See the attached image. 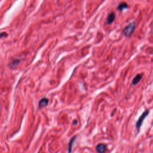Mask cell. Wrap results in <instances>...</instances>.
<instances>
[{
    "mask_svg": "<svg viewBox=\"0 0 153 153\" xmlns=\"http://www.w3.org/2000/svg\"><path fill=\"white\" fill-rule=\"evenodd\" d=\"M48 103V100L47 98H43L41 99L38 103V107L39 109H41L42 108L45 107Z\"/></svg>",
    "mask_w": 153,
    "mask_h": 153,
    "instance_id": "obj_3",
    "label": "cell"
},
{
    "mask_svg": "<svg viewBox=\"0 0 153 153\" xmlns=\"http://www.w3.org/2000/svg\"><path fill=\"white\" fill-rule=\"evenodd\" d=\"M106 145L103 143H99L96 146V150L98 152H103L106 150Z\"/></svg>",
    "mask_w": 153,
    "mask_h": 153,
    "instance_id": "obj_4",
    "label": "cell"
},
{
    "mask_svg": "<svg viewBox=\"0 0 153 153\" xmlns=\"http://www.w3.org/2000/svg\"><path fill=\"white\" fill-rule=\"evenodd\" d=\"M76 137V136H74V137H73L72 138H71V140H70V142H69V150H68V151L69 152H71V148H72V145H73V143H74V142L75 141V138Z\"/></svg>",
    "mask_w": 153,
    "mask_h": 153,
    "instance_id": "obj_9",
    "label": "cell"
},
{
    "mask_svg": "<svg viewBox=\"0 0 153 153\" xmlns=\"http://www.w3.org/2000/svg\"><path fill=\"white\" fill-rule=\"evenodd\" d=\"M76 123H77V121H76V120H75V121H74V125H75V124H76Z\"/></svg>",
    "mask_w": 153,
    "mask_h": 153,
    "instance_id": "obj_11",
    "label": "cell"
},
{
    "mask_svg": "<svg viewBox=\"0 0 153 153\" xmlns=\"http://www.w3.org/2000/svg\"><path fill=\"white\" fill-rule=\"evenodd\" d=\"M134 29H135V23L131 22L123 29V33L127 37L130 36L131 35V33L133 32Z\"/></svg>",
    "mask_w": 153,
    "mask_h": 153,
    "instance_id": "obj_1",
    "label": "cell"
},
{
    "mask_svg": "<svg viewBox=\"0 0 153 153\" xmlns=\"http://www.w3.org/2000/svg\"><path fill=\"white\" fill-rule=\"evenodd\" d=\"M148 114H149V111H148V110L145 111L144 112L142 113V114L140 115V117L139 118L138 120L137 121L136 126V128H137L138 131H139V128H140V126H141L142 124L143 121L144 119L146 118V117L148 115Z\"/></svg>",
    "mask_w": 153,
    "mask_h": 153,
    "instance_id": "obj_2",
    "label": "cell"
},
{
    "mask_svg": "<svg viewBox=\"0 0 153 153\" xmlns=\"http://www.w3.org/2000/svg\"><path fill=\"white\" fill-rule=\"evenodd\" d=\"M128 8V5L125 3V2H123V3H121L120 4H119V5L118 6V10H120V11H122L124 9H126V8Z\"/></svg>",
    "mask_w": 153,
    "mask_h": 153,
    "instance_id": "obj_8",
    "label": "cell"
},
{
    "mask_svg": "<svg viewBox=\"0 0 153 153\" xmlns=\"http://www.w3.org/2000/svg\"><path fill=\"white\" fill-rule=\"evenodd\" d=\"M19 63H20V60H19V59H14V60H13V61L10 63V66L11 68H16V66H18V65L19 64Z\"/></svg>",
    "mask_w": 153,
    "mask_h": 153,
    "instance_id": "obj_7",
    "label": "cell"
},
{
    "mask_svg": "<svg viewBox=\"0 0 153 153\" xmlns=\"http://www.w3.org/2000/svg\"><path fill=\"white\" fill-rule=\"evenodd\" d=\"M115 14L114 13H112L109 14L108 15V17H107V19H106L107 23H108V24L112 23L114 22V19H115Z\"/></svg>",
    "mask_w": 153,
    "mask_h": 153,
    "instance_id": "obj_6",
    "label": "cell"
},
{
    "mask_svg": "<svg viewBox=\"0 0 153 153\" xmlns=\"http://www.w3.org/2000/svg\"><path fill=\"white\" fill-rule=\"evenodd\" d=\"M7 34L6 32H1L0 33V38H2V37H4V36H7Z\"/></svg>",
    "mask_w": 153,
    "mask_h": 153,
    "instance_id": "obj_10",
    "label": "cell"
},
{
    "mask_svg": "<svg viewBox=\"0 0 153 153\" xmlns=\"http://www.w3.org/2000/svg\"><path fill=\"white\" fill-rule=\"evenodd\" d=\"M142 75L141 74H137L136 75V76L132 80V84L133 85H136L142 79Z\"/></svg>",
    "mask_w": 153,
    "mask_h": 153,
    "instance_id": "obj_5",
    "label": "cell"
}]
</instances>
